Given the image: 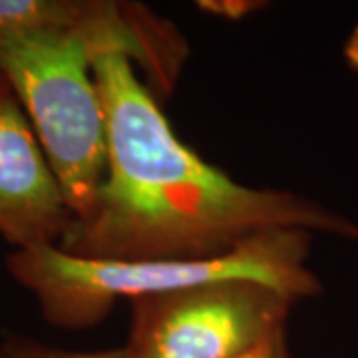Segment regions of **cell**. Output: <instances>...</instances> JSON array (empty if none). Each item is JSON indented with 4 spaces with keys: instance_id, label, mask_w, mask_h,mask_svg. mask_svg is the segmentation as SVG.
<instances>
[{
    "instance_id": "obj_9",
    "label": "cell",
    "mask_w": 358,
    "mask_h": 358,
    "mask_svg": "<svg viewBox=\"0 0 358 358\" xmlns=\"http://www.w3.org/2000/svg\"><path fill=\"white\" fill-rule=\"evenodd\" d=\"M237 358H291L289 352V341H287V331L271 336L268 341L255 346L253 350L245 352Z\"/></svg>"
},
{
    "instance_id": "obj_5",
    "label": "cell",
    "mask_w": 358,
    "mask_h": 358,
    "mask_svg": "<svg viewBox=\"0 0 358 358\" xmlns=\"http://www.w3.org/2000/svg\"><path fill=\"white\" fill-rule=\"evenodd\" d=\"M74 223L24 110L0 86V237L13 251L58 245Z\"/></svg>"
},
{
    "instance_id": "obj_8",
    "label": "cell",
    "mask_w": 358,
    "mask_h": 358,
    "mask_svg": "<svg viewBox=\"0 0 358 358\" xmlns=\"http://www.w3.org/2000/svg\"><path fill=\"white\" fill-rule=\"evenodd\" d=\"M197 6L201 13L213 14L219 18L241 20L255 10L265 8L267 2H257V0H201V2H197Z\"/></svg>"
},
{
    "instance_id": "obj_6",
    "label": "cell",
    "mask_w": 358,
    "mask_h": 358,
    "mask_svg": "<svg viewBox=\"0 0 358 358\" xmlns=\"http://www.w3.org/2000/svg\"><path fill=\"white\" fill-rule=\"evenodd\" d=\"M82 0H0V44L34 32H70Z\"/></svg>"
},
{
    "instance_id": "obj_7",
    "label": "cell",
    "mask_w": 358,
    "mask_h": 358,
    "mask_svg": "<svg viewBox=\"0 0 358 358\" xmlns=\"http://www.w3.org/2000/svg\"><path fill=\"white\" fill-rule=\"evenodd\" d=\"M0 358H124L122 348L66 350L24 334H8L0 341Z\"/></svg>"
},
{
    "instance_id": "obj_1",
    "label": "cell",
    "mask_w": 358,
    "mask_h": 358,
    "mask_svg": "<svg viewBox=\"0 0 358 358\" xmlns=\"http://www.w3.org/2000/svg\"><path fill=\"white\" fill-rule=\"evenodd\" d=\"M94 78L108 120V169L86 217L58 247L110 261L209 259L261 233L358 239V225L305 195L253 187L181 141L131 60L100 54Z\"/></svg>"
},
{
    "instance_id": "obj_2",
    "label": "cell",
    "mask_w": 358,
    "mask_h": 358,
    "mask_svg": "<svg viewBox=\"0 0 358 358\" xmlns=\"http://www.w3.org/2000/svg\"><path fill=\"white\" fill-rule=\"evenodd\" d=\"M313 235L299 229L261 233L229 253L209 259L110 261L62 251L58 245L10 251L6 268L36 299L40 315L62 331L98 327L120 301L179 291L223 279H253L299 303L322 287L308 267Z\"/></svg>"
},
{
    "instance_id": "obj_10",
    "label": "cell",
    "mask_w": 358,
    "mask_h": 358,
    "mask_svg": "<svg viewBox=\"0 0 358 358\" xmlns=\"http://www.w3.org/2000/svg\"><path fill=\"white\" fill-rule=\"evenodd\" d=\"M343 56H345L346 64L350 66L358 74V24L350 30V34L346 38L345 48H343Z\"/></svg>"
},
{
    "instance_id": "obj_3",
    "label": "cell",
    "mask_w": 358,
    "mask_h": 358,
    "mask_svg": "<svg viewBox=\"0 0 358 358\" xmlns=\"http://www.w3.org/2000/svg\"><path fill=\"white\" fill-rule=\"evenodd\" d=\"M96 56L78 32H34L0 44V76L24 110L74 219L92 211L108 169Z\"/></svg>"
},
{
    "instance_id": "obj_11",
    "label": "cell",
    "mask_w": 358,
    "mask_h": 358,
    "mask_svg": "<svg viewBox=\"0 0 358 358\" xmlns=\"http://www.w3.org/2000/svg\"><path fill=\"white\" fill-rule=\"evenodd\" d=\"M2 84H6V82H4V80H2V76H0V86H2Z\"/></svg>"
},
{
    "instance_id": "obj_4",
    "label": "cell",
    "mask_w": 358,
    "mask_h": 358,
    "mask_svg": "<svg viewBox=\"0 0 358 358\" xmlns=\"http://www.w3.org/2000/svg\"><path fill=\"white\" fill-rule=\"evenodd\" d=\"M299 301L253 279H223L129 303L124 358H237L287 331Z\"/></svg>"
}]
</instances>
